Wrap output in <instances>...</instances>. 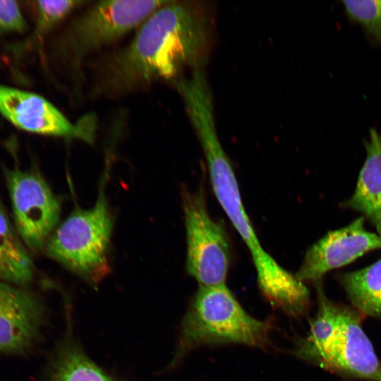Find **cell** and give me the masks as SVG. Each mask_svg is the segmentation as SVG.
I'll return each mask as SVG.
<instances>
[{
  "instance_id": "7c38bea8",
  "label": "cell",
  "mask_w": 381,
  "mask_h": 381,
  "mask_svg": "<svg viewBox=\"0 0 381 381\" xmlns=\"http://www.w3.org/2000/svg\"><path fill=\"white\" fill-rule=\"evenodd\" d=\"M364 143L367 155L356 189L342 206L364 214L381 236V135L371 128Z\"/></svg>"
},
{
  "instance_id": "5b68a950",
  "label": "cell",
  "mask_w": 381,
  "mask_h": 381,
  "mask_svg": "<svg viewBox=\"0 0 381 381\" xmlns=\"http://www.w3.org/2000/svg\"><path fill=\"white\" fill-rule=\"evenodd\" d=\"M102 186L95 205L74 210L54 229L43 248L47 256L92 285H97L109 272L112 219Z\"/></svg>"
},
{
  "instance_id": "ac0fdd59",
  "label": "cell",
  "mask_w": 381,
  "mask_h": 381,
  "mask_svg": "<svg viewBox=\"0 0 381 381\" xmlns=\"http://www.w3.org/2000/svg\"><path fill=\"white\" fill-rule=\"evenodd\" d=\"M27 24L17 1L0 0V34L23 32Z\"/></svg>"
},
{
  "instance_id": "9c48e42d",
  "label": "cell",
  "mask_w": 381,
  "mask_h": 381,
  "mask_svg": "<svg viewBox=\"0 0 381 381\" xmlns=\"http://www.w3.org/2000/svg\"><path fill=\"white\" fill-rule=\"evenodd\" d=\"M0 112L26 131L87 143L94 141L96 123L93 116L73 123L48 100L32 92L0 85Z\"/></svg>"
},
{
  "instance_id": "30bf717a",
  "label": "cell",
  "mask_w": 381,
  "mask_h": 381,
  "mask_svg": "<svg viewBox=\"0 0 381 381\" xmlns=\"http://www.w3.org/2000/svg\"><path fill=\"white\" fill-rule=\"evenodd\" d=\"M361 217L349 225L328 232L307 250L295 276L301 282H321L329 271L344 266L363 254L381 250V236L365 229Z\"/></svg>"
},
{
  "instance_id": "2e32d148",
  "label": "cell",
  "mask_w": 381,
  "mask_h": 381,
  "mask_svg": "<svg viewBox=\"0 0 381 381\" xmlns=\"http://www.w3.org/2000/svg\"><path fill=\"white\" fill-rule=\"evenodd\" d=\"M86 3L78 0L37 1V22L33 37H42L61 22L71 11Z\"/></svg>"
},
{
  "instance_id": "277c9868",
  "label": "cell",
  "mask_w": 381,
  "mask_h": 381,
  "mask_svg": "<svg viewBox=\"0 0 381 381\" xmlns=\"http://www.w3.org/2000/svg\"><path fill=\"white\" fill-rule=\"evenodd\" d=\"M272 325L250 316L226 284L199 286L182 323L176 360L202 346L239 344L268 350Z\"/></svg>"
},
{
  "instance_id": "7a4b0ae2",
  "label": "cell",
  "mask_w": 381,
  "mask_h": 381,
  "mask_svg": "<svg viewBox=\"0 0 381 381\" xmlns=\"http://www.w3.org/2000/svg\"><path fill=\"white\" fill-rule=\"evenodd\" d=\"M199 141L214 193L250 253L263 296L273 308L288 315H301L310 304L308 289L305 283L279 265L261 246L245 210L232 164L217 133L207 132Z\"/></svg>"
},
{
  "instance_id": "6da1fadb",
  "label": "cell",
  "mask_w": 381,
  "mask_h": 381,
  "mask_svg": "<svg viewBox=\"0 0 381 381\" xmlns=\"http://www.w3.org/2000/svg\"><path fill=\"white\" fill-rule=\"evenodd\" d=\"M211 22L195 1H167L140 26L133 40L113 55L101 90L121 94L200 68L208 51Z\"/></svg>"
},
{
  "instance_id": "8fae6325",
  "label": "cell",
  "mask_w": 381,
  "mask_h": 381,
  "mask_svg": "<svg viewBox=\"0 0 381 381\" xmlns=\"http://www.w3.org/2000/svg\"><path fill=\"white\" fill-rule=\"evenodd\" d=\"M43 318V306L35 294L0 281V353L29 349L38 337Z\"/></svg>"
},
{
  "instance_id": "52a82bcc",
  "label": "cell",
  "mask_w": 381,
  "mask_h": 381,
  "mask_svg": "<svg viewBox=\"0 0 381 381\" xmlns=\"http://www.w3.org/2000/svg\"><path fill=\"white\" fill-rule=\"evenodd\" d=\"M183 211L186 230V269L199 286H216L226 283L230 265L227 234L210 215L202 188L185 193Z\"/></svg>"
},
{
  "instance_id": "5bb4252c",
  "label": "cell",
  "mask_w": 381,
  "mask_h": 381,
  "mask_svg": "<svg viewBox=\"0 0 381 381\" xmlns=\"http://www.w3.org/2000/svg\"><path fill=\"white\" fill-rule=\"evenodd\" d=\"M339 279L359 313L381 318V259L361 270L342 274Z\"/></svg>"
},
{
  "instance_id": "9a60e30c",
  "label": "cell",
  "mask_w": 381,
  "mask_h": 381,
  "mask_svg": "<svg viewBox=\"0 0 381 381\" xmlns=\"http://www.w3.org/2000/svg\"><path fill=\"white\" fill-rule=\"evenodd\" d=\"M49 381H113L80 350L68 346L52 368Z\"/></svg>"
},
{
  "instance_id": "4fadbf2b",
  "label": "cell",
  "mask_w": 381,
  "mask_h": 381,
  "mask_svg": "<svg viewBox=\"0 0 381 381\" xmlns=\"http://www.w3.org/2000/svg\"><path fill=\"white\" fill-rule=\"evenodd\" d=\"M34 275L32 258L0 199V281L25 287Z\"/></svg>"
},
{
  "instance_id": "8992f818",
  "label": "cell",
  "mask_w": 381,
  "mask_h": 381,
  "mask_svg": "<svg viewBox=\"0 0 381 381\" xmlns=\"http://www.w3.org/2000/svg\"><path fill=\"white\" fill-rule=\"evenodd\" d=\"M167 1L108 0L97 2L73 20L58 40L56 52L71 68L139 27Z\"/></svg>"
},
{
  "instance_id": "e0dca14e",
  "label": "cell",
  "mask_w": 381,
  "mask_h": 381,
  "mask_svg": "<svg viewBox=\"0 0 381 381\" xmlns=\"http://www.w3.org/2000/svg\"><path fill=\"white\" fill-rule=\"evenodd\" d=\"M350 18L360 23L381 44V0L342 1Z\"/></svg>"
},
{
  "instance_id": "3957f363",
  "label": "cell",
  "mask_w": 381,
  "mask_h": 381,
  "mask_svg": "<svg viewBox=\"0 0 381 381\" xmlns=\"http://www.w3.org/2000/svg\"><path fill=\"white\" fill-rule=\"evenodd\" d=\"M318 310L294 353L327 370L351 378L381 381V361L361 327L356 309L334 303L315 284Z\"/></svg>"
},
{
  "instance_id": "ba28073f",
  "label": "cell",
  "mask_w": 381,
  "mask_h": 381,
  "mask_svg": "<svg viewBox=\"0 0 381 381\" xmlns=\"http://www.w3.org/2000/svg\"><path fill=\"white\" fill-rule=\"evenodd\" d=\"M4 174L17 233L30 249H43L59 222V198L37 171L5 169Z\"/></svg>"
}]
</instances>
